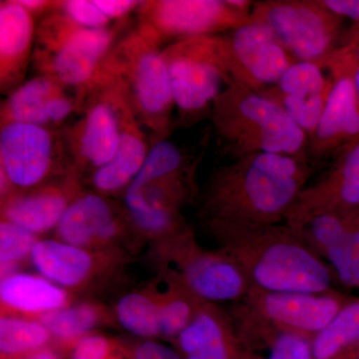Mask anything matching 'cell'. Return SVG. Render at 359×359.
<instances>
[{
  "instance_id": "7bdbcfd3",
  "label": "cell",
  "mask_w": 359,
  "mask_h": 359,
  "mask_svg": "<svg viewBox=\"0 0 359 359\" xmlns=\"http://www.w3.org/2000/svg\"><path fill=\"white\" fill-rule=\"evenodd\" d=\"M356 356L358 355H355V356H349V358H342V359H354L356 358Z\"/></svg>"
},
{
  "instance_id": "8992f818",
  "label": "cell",
  "mask_w": 359,
  "mask_h": 359,
  "mask_svg": "<svg viewBox=\"0 0 359 359\" xmlns=\"http://www.w3.org/2000/svg\"><path fill=\"white\" fill-rule=\"evenodd\" d=\"M125 22L92 29L77 25L57 11H52L37 22L33 70L36 75L55 80L77 98L91 83L103 59L121 36Z\"/></svg>"
},
{
  "instance_id": "ba28073f",
  "label": "cell",
  "mask_w": 359,
  "mask_h": 359,
  "mask_svg": "<svg viewBox=\"0 0 359 359\" xmlns=\"http://www.w3.org/2000/svg\"><path fill=\"white\" fill-rule=\"evenodd\" d=\"M125 98L117 82L97 71L77 97L76 120L62 129L71 168L80 179L105 166L117 152Z\"/></svg>"
},
{
  "instance_id": "2e32d148",
  "label": "cell",
  "mask_w": 359,
  "mask_h": 359,
  "mask_svg": "<svg viewBox=\"0 0 359 359\" xmlns=\"http://www.w3.org/2000/svg\"><path fill=\"white\" fill-rule=\"evenodd\" d=\"M77 112L73 92L51 78L35 75L1 101L0 125L25 123L61 130Z\"/></svg>"
},
{
  "instance_id": "f35d334b",
  "label": "cell",
  "mask_w": 359,
  "mask_h": 359,
  "mask_svg": "<svg viewBox=\"0 0 359 359\" xmlns=\"http://www.w3.org/2000/svg\"><path fill=\"white\" fill-rule=\"evenodd\" d=\"M18 1L26 11H29L36 18L37 21L52 11H55L58 4V1H51V0H18Z\"/></svg>"
},
{
  "instance_id": "8fae6325",
  "label": "cell",
  "mask_w": 359,
  "mask_h": 359,
  "mask_svg": "<svg viewBox=\"0 0 359 359\" xmlns=\"http://www.w3.org/2000/svg\"><path fill=\"white\" fill-rule=\"evenodd\" d=\"M138 25L161 43L191 37L219 35L250 22V14L229 0H146L136 11Z\"/></svg>"
},
{
  "instance_id": "ac0fdd59",
  "label": "cell",
  "mask_w": 359,
  "mask_h": 359,
  "mask_svg": "<svg viewBox=\"0 0 359 359\" xmlns=\"http://www.w3.org/2000/svg\"><path fill=\"white\" fill-rule=\"evenodd\" d=\"M332 88V77L311 61H297L278 82L262 92L275 102L309 137L313 135Z\"/></svg>"
},
{
  "instance_id": "ffe728a7",
  "label": "cell",
  "mask_w": 359,
  "mask_h": 359,
  "mask_svg": "<svg viewBox=\"0 0 359 359\" xmlns=\"http://www.w3.org/2000/svg\"><path fill=\"white\" fill-rule=\"evenodd\" d=\"M37 22L18 0L0 1V92L4 97L26 80L32 62Z\"/></svg>"
},
{
  "instance_id": "74e56055",
  "label": "cell",
  "mask_w": 359,
  "mask_h": 359,
  "mask_svg": "<svg viewBox=\"0 0 359 359\" xmlns=\"http://www.w3.org/2000/svg\"><path fill=\"white\" fill-rule=\"evenodd\" d=\"M135 359H182L176 351L169 347L147 341L140 344L135 351Z\"/></svg>"
},
{
  "instance_id": "6da1fadb",
  "label": "cell",
  "mask_w": 359,
  "mask_h": 359,
  "mask_svg": "<svg viewBox=\"0 0 359 359\" xmlns=\"http://www.w3.org/2000/svg\"><path fill=\"white\" fill-rule=\"evenodd\" d=\"M313 172L309 160L294 156L238 158L212 173L203 196V214L208 221L280 224Z\"/></svg>"
},
{
  "instance_id": "e0dca14e",
  "label": "cell",
  "mask_w": 359,
  "mask_h": 359,
  "mask_svg": "<svg viewBox=\"0 0 359 359\" xmlns=\"http://www.w3.org/2000/svg\"><path fill=\"white\" fill-rule=\"evenodd\" d=\"M184 285L200 301L243 302L252 285L242 269L223 252H201L187 235L181 248Z\"/></svg>"
},
{
  "instance_id": "836d02e7",
  "label": "cell",
  "mask_w": 359,
  "mask_h": 359,
  "mask_svg": "<svg viewBox=\"0 0 359 359\" xmlns=\"http://www.w3.org/2000/svg\"><path fill=\"white\" fill-rule=\"evenodd\" d=\"M56 11L83 27L104 29L112 26L95 0H58Z\"/></svg>"
},
{
  "instance_id": "4316f807",
  "label": "cell",
  "mask_w": 359,
  "mask_h": 359,
  "mask_svg": "<svg viewBox=\"0 0 359 359\" xmlns=\"http://www.w3.org/2000/svg\"><path fill=\"white\" fill-rule=\"evenodd\" d=\"M2 302L25 313H51L67 302L65 290L48 280L26 273L6 276L0 285Z\"/></svg>"
},
{
  "instance_id": "44dd1931",
  "label": "cell",
  "mask_w": 359,
  "mask_h": 359,
  "mask_svg": "<svg viewBox=\"0 0 359 359\" xmlns=\"http://www.w3.org/2000/svg\"><path fill=\"white\" fill-rule=\"evenodd\" d=\"M299 236L323 259L344 287L359 289V255L346 215L327 212L309 219Z\"/></svg>"
},
{
  "instance_id": "7c38bea8",
  "label": "cell",
  "mask_w": 359,
  "mask_h": 359,
  "mask_svg": "<svg viewBox=\"0 0 359 359\" xmlns=\"http://www.w3.org/2000/svg\"><path fill=\"white\" fill-rule=\"evenodd\" d=\"M330 71L332 88L320 120L308 141L313 168L359 143V98L348 61L341 47L320 63Z\"/></svg>"
},
{
  "instance_id": "484cf974",
  "label": "cell",
  "mask_w": 359,
  "mask_h": 359,
  "mask_svg": "<svg viewBox=\"0 0 359 359\" xmlns=\"http://www.w3.org/2000/svg\"><path fill=\"white\" fill-rule=\"evenodd\" d=\"M32 263L46 280L74 287L91 273L93 259L83 248L54 240H42L32 252Z\"/></svg>"
},
{
  "instance_id": "30bf717a",
  "label": "cell",
  "mask_w": 359,
  "mask_h": 359,
  "mask_svg": "<svg viewBox=\"0 0 359 359\" xmlns=\"http://www.w3.org/2000/svg\"><path fill=\"white\" fill-rule=\"evenodd\" d=\"M250 20L266 25L295 60L320 65L339 48L344 18L320 0H266L254 2Z\"/></svg>"
},
{
  "instance_id": "7a4b0ae2",
  "label": "cell",
  "mask_w": 359,
  "mask_h": 359,
  "mask_svg": "<svg viewBox=\"0 0 359 359\" xmlns=\"http://www.w3.org/2000/svg\"><path fill=\"white\" fill-rule=\"evenodd\" d=\"M222 252L252 287L268 292L318 294L332 290L334 271L287 224L209 219Z\"/></svg>"
},
{
  "instance_id": "83f0119b",
  "label": "cell",
  "mask_w": 359,
  "mask_h": 359,
  "mask_svg": "<svg viewBox=\"0 0 359 359\" xmlns=\"http://www.w3.org/2000/svg\"><path fill=\"white\" fill-rule=\"evenodd\" d=\"M313 359H342L359 354V299H351L313 339Z\"/></svg>"
},
{
  "instance_id": "5bb4252c",
  "label": "cell",
  "mask_w": 359,
  "mask_h": 359,
  "mask_svg": "<svg viewBox=\"0 0 359 359\" xmlns=\"http://www.w3.org/2000/svg\"><path fill=\"white\" fill-rule=\"evenodd\" d=\"M349 301L334 290L309 294L252 287L243 302L271 325L313 339Z\"/></svg>"
},
{
  "instance_id": "3957f363",
  "label": "cell",
  "mask_w": 359,
  "mask_h": 359,
  "mask_svg": "<svg viewBox=\"0 0 359 359\" xmlns=\"http://www.w3.org/2000/svg\"><path fill=\"white\" fill-rule=\"evenodd\" d=\"M163 44L137 23L111 47L98 70L117 82L151 146L173 131L175 102Z\"/></svg>"
},
{
  "instance_id": "d590c367",
  "label": "cell",
  "mask_w": 359,
  "mask_h": 359,
  "mask_svg": "<svg viewBox=\"0 0 359 359\" xmlns=\"http://www.w3.org/2000/svg\"><path fill=\"white\" fill-rule=\"evenodd\" d=\"M142 1L136 0H95V4L111 22L126 21L130 14L136 13Z\"/></svg>"
},
{
  "instance_id": "d6986e66",
  "label": "cell",
  "mask_w": 359,
  "mask_h": 359,
  "mask_svg": "<svg viewBox=\"0 0 359 359\" xmlns=\"http://www.w3.org/2000/svg\"><path fill=\"white\" fill-rule=\"evenodd\" d=\"M79 181L76 173L71 172L58 182L9 194L2 201L4 221L34 235L57 228L71 201L79 193Z\"/></svg>"
},
{
  "instance_id": "ab89813d",
  "label": "cell",
  "mask_w": 359,
  "mask_h": 359,
  "mask_svg": "<svg viewBox=\"0 0 359 359\" xmlns=\"http://www.w3.org/2000/svg\"><path fill=\"white\" fill-rule=\"evenodd\" d=\"M348 61L356 92L359 98V42L351 41L341 47Z\"/></svg>"
},
{
  "instance_id": "d4e9b609",
  "label": "cell",
  "mask_w": 359,
  "mask_h": 359,
  "mask_svg": "<svg viewBox=\"0 0 359 359\" xmlns=\"http://www.w3.org/2000/svg\"><path fill=\"white\" fill-rule=\"evenodd\" d=\"M178 341L185 359H250L233 321L205 304L180 334Z\"/></svg>"
},
{
  "instance_id": "8d00e7d4",
  "label": "cell",
  "mask_w": 359,
  "mask_h": 359,
  "mask_svg": "<svg viewBox=\"0 0 359 359\" xmlns=\"http://www.w3.org/2000/svg\"><path fill=\"white\" fill-rule=\"evenodd\" d=\"M323 6L332 13L348 18L358 25L355 34L351 41L359 42V0H320Z\"/></svg>"
},
{
  "instance_id": "603a6c76",
  "label": "cell",
  "mask_w": 359,
  "mask_h": 359,
  "mask_svg": "<svg viewBox=\"0 0 359 359\" xmlns=\"http://www.w3.org/2000/svg\"><path fill=\"white\" fill-rule=\"evenodd\" d=\"M237 309L233 325L250 359H313V339L271 325L244 302Z\"/></svg>"
},
{
  "instance_id": "1f68e13d",
  "label": "cell",
  "mask_w": 359,
  "mask_h": 359,
  "mask_svg": "<svg viewBox=\"0 0 359 359\" xmlns=\"http://www.w3.org/2000/svg\"><path fill=\"white\" fill-rule=\"evenodd\" d=\"M34 233L9 223L2 221L0 224V261L4 273L11 271L13 264L20 261L28 254L32 255L36 244Z\"/></svg>"
},
{
  "instance_id": "52a82bcc",
  "label": "cell",
  "mask_w": 359,
  "mask_h": 359,
  "mask_svg": "<svg viewBox=\"0 0 359 359\" xmlns=\"http://www.w3.org/2000/svg\"><path fill=\"white\" fill-rule=\"evenodd\" d=\"M163 57L178 114L177 126H190L211 113L216 99L233 82L222 34L172 42L163 48Z\"/></svg>"
},
{
  "instance_id": "9c48e42d",
  "label": "cell",
  "mask_w": 359,
  "mask_h": 359,
  "mask_svg": "<svg viewBox=\"0 0 359 359\" xmlns=\"http://www.w3.org/2000/svg\"><path fill=\"white\" fill-rule=\"evenodd\" d=\"M74 172L62 129L25 123L0 125V176L2 199L32 190Z\"/></svg>"
},
{
  "instance_id": "7402d4cb",
  "label": "cell",
  "mask_w": 359,
  "mask_h": 359,
  "mask_svg": "<svg viewBox=\"0 0 359 359\" xmlns=\"http://www.w3.org/2000/svg\"><path fill=\"white\" fill-rule=\"evenodd\" d=\"M150 149L148 134L126 99L122 108L121 132L117 152L105 166L88 176L94 192L103 196L125 192L140 172Z\"/></svg>"
},
{
  "instance_id": "b9f144b4",
  "label": "cell",
  "mask_w": 359,
  "mask_h": 359,
  "mask_svg": "<svg viewBox=\"0 0 359 359\" xmlns=\"http://www.w3.org/2000/svg\"><path fill=\"white\" fill-rule=\"evenodd\" d=\"M25 359H59V358L53 351L41 349V351H34Z\"/></svg>"
},
{
  "instance_id": "f546056e",
  "label": "cell",
  "mask_w": 359,
  "mask_h": 359,
  "mask_svg": "<svg viewBox=\"0 0 359 359\" xmlns=\"http://www.w3.org/2000/svg\"><path fill=\"white\" fill-rule=\"evenodd\" d=\"M49 332L42 323L4 318L0 320V349L6 355L39 351L48 340Z\"/></svg>"
},
{
  "instance_id": "cb8c5ba5",
  "label": "cell",
  "mask_w": 359,
  "mask_h": 359,
  "mask_svg": "<svg viewBox=\"0 0 359 359\" xmlns=\"http://www.w3.org/2000/svg\"><path fill=\"white\" fill-rule=\"evenodd\" d=\"M121 224L119 212L107 198L96 192H79L56 229L61 242L83 248L114 238Z\"/></svg>"
},
{
  "instance_id": "5b68a950",
  "label": "cell",
  "mask_w": 359,
  "mask_h": 359,
  "mask_svg": "<svg viewBox=\"0 0 359 359\" xmlns=\"http://www.w3.org/2000/svg\"><path fill=\"white\" fill-rule=\"evenodd\" d=\"M197 161L172 141H159L124 192L132 224L149 235L183 233L180 208L192 196Z\"/></svg>"
},
{
  "instance_id": "e575fe53",
  "label": "cell",
  "mask_w": 359,
  "mask_h": 359,
  "mask_svg": "<svg viewBox=\"0 0 359 359\" xmlns=\"http://www.w3.org/2000/svg\"><path fill=\"white\" fill-rule=\"evenodd\" d=\"M109 351V341L105 337L89 335L77 342L72 359H107Z\"/></svg>"
},
{
  "instance_id": "9a60e30c",
  "label": "cell",
  "mask_w": 359,
  "mask_h": 359,
  "mask_svg": "<svg viewBox=\"0 0 359 359\" xmlns=\"http://www.w3.org/2000/svg\"><path fill=\"white\" fill-rule=\"evenodd\" d=\"M356 210H359V143L340 153L323 178L299 193L285 224L299 233L318 215Z\"/></svg>"
},
{
  "instance_id": "4fadbf2b",
  "label": "cell",
  "mask_w": 359,
  "mask_h": 359,
  "mask_svg": "<svg viewBox=\"0 0 359 359\" xmlns=\"http://www.w3.org/2000/svg\"><path fill=\"white\" fill-rule=\"evenodd\" d=\"M222 37L233 81L257 93L275 85L297 62L273 33L256 21L224 33Z\"/></svg>"
},
{
  "instance_id": "277c9868",
  "label": "cell",
  "mask_w": 359,
  "mask_h": 359,
  "mask_svg": "<svg viewBox=\"0 0 359 359\" xmlns=\"http://www.w3.org/2000/svg\"><path fill=\"white\" fill-rule=\"evenodd\" d=\"M219 147L233 160L257 153L308 159V136L275 102L233 82L211 111Z\"/></svg>"
},
{
  "instance_id": "ee69618b",
  "label": "cell",
  "mask_w": 359,
  "mask_h": 359,
  "mask_svg": "<svg viewBox=\"0 0 359 359\" xmlns=\"http://www.w3.org/2000/svg\"><path fill=\"white\" fill-rule=\"evenodd\" d=\"M354 359H359V354H358V356H356V358H354Z\"/></svg>"
},
{
  "instance_id": "d6a6232c",
  "label": "cell",
  "mask_w": 359,
  "mask_h": 359,
  "mask_svg": "<svg viewBox=\"0 0 359 359\" xmlns=\"http://www.w3.org/2000/svg\"><path fill=\"white\" fill-rule=\"evenodd\" d=\"M198 299L194 294L189 297H177L160 306V332L164 337H179L202 304H194Z\"/></svg>"
},
{
  "instance_id": "4dcf8cb0",
  "label": "cell",
  "mask_w": 359,
  "mask_h": 359,
  "mask_svg": "<svg viewBox=\"0 0 359 359\" xmlns=\"http://www.w3.org/2000/svg\"><path fill=\"white\" fill-rule=\"evenodd\" d=\"M98 320L96 309L89 304L60 309L45 313L41 323L59 339H72L88 332Z\"/></svg>"
},
{
  "instance_id": "60d3db41",
  "label": "cell",
  "mask_w": 359,
  "mask_h": 359,
  "mask_svg": "<svg viewBox=\"0 0 359 359\" xmlns=\"http://www.w3.org/2000/svg\"><path fill=\"white\" fill-rule=\"evenodd\" d=\"M342 214L346 215L349 233H351L353 244L355 245L359 255V210L353 212H342Z\"/></svg>"
},
{
  "instance_id": "f1b7e54d",
  "label": "cell",
  "mask_w": 359,
  "mask_h": 359,
  "mask_svg": "<svg viewBox=\"0 0 359 359\" xmlns=\"http://www.w3.org/2000/svg\"><path fill=\"white\" fill-rule=\"evenodd\" d=\"M117 316L125 330L143 337H153L160 332V306L139 294L123 297L117 304Z\"/></svg>"
}]
</instances>
